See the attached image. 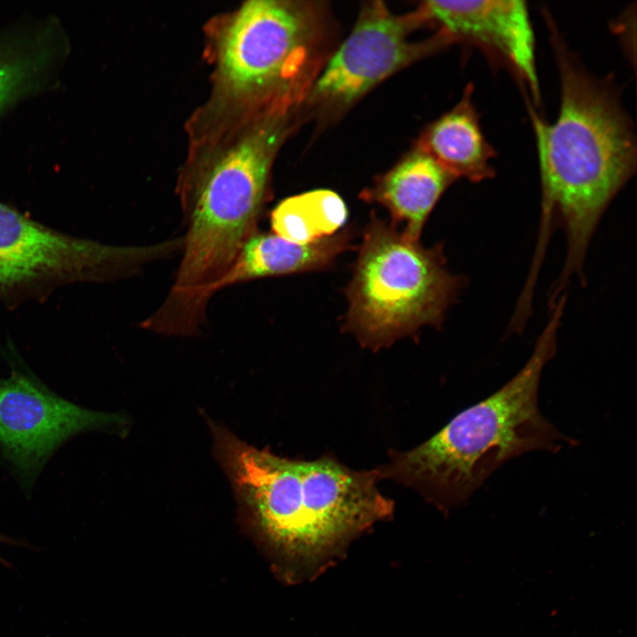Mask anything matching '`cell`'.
I'll return each instance as SVG.
<instances>
[{"mask_svg":"<svg viewBox=\"0 0 637 637\" xmlns=\"http://www.w3.org/2000/svg\"><path fill=\"white\" fill-rule=\"evenodd\" d=\"M214 434L249 520L296 580L318 575L354 538L392 515L377 469L355 471L326 456L280 457L220 427Z\"/></svg>","mask_w":637,"mask_h":637,"instance_id":"6da1fadb","label":"cell"},{"mask_svg":"<svg viewBox=\"0 0 637 637\" xmlns=\"http://www.w3.org/2000/svg\"><path fill=\"white\" fill-rule=\"evenodd\" d=\"M559 68L556 120L530 109L541 180V219L533 263L540 265L557 212L566 234V259L551 293L580 275L587 248L606 208L636 168L631 122L616 93L595 79L565 49L550 25Z\"/></svg>","mask_w":637,"mask_h":637,"instance_id":"7a4b0ae2","label":"cell"},{"mask_svg":"<svg viewBox=\"0 0 637 637\" xmlns=\"http://www.w3.org/2000/svg\"><path fill=\"white\" fill-rule=\"evenodd\" d=\"M565 300L552 308L534 349L521 370L501 388L456 415L427 441L390 454L377 468L415 487L439 510L466 503L509 460L534 450L556 452L575 440L563 434L540 412L538 392L544 366L556 351V332Z\"/></svg>","mask_w":637,"mask_h":637,"instance_id":"3957f363","label":"cell"},{"mask_svg":"<svg viewBox=\"0 0 637 637\" xmlns=\"http://www.w3.org/2000/svg\"><path fill=\"white\" fill-rule=\"evenodd\" d=\"M298 107H266L253 124L218 147L183 180L180 198L187 232L175 280L160 305L168 316L203 315L205 290L257 233L272 165Z\"/></svg>","mask_w":637,"mask_h":637,"instance_id":"277c9868","label":"cell"},{"mask_svg":"<svg viewBox=\"0 0 637 637\" xmlns=\"http://www.w3.org/2000/svg\"><path fill=\"white\" fill-rule=\"evenodd\" d=\"M442 246L425 248L394 224L367 226L347 296L346 328L365 347H388L424 326H440L464 286Z\"/></svg>","mask_w":637,"mask_h":637,"instance_id":"5b68a950","label":"cell"},{"mask_svg":"<svg viewBox=\"0 0 637 637\" xmlns=\"http://www.w3.org/2000/svg\"><path fill=\"white\" fill-rule=\"evenodd\" d=\"M325 22L312 3L253 0L228 19L218 40L217 72L234 99L303 103L323 67Z\"/></svg>","mask_w":637,"mask_h":637,"instance_id":"8992f818","label":"cell"},{"mask_svg":"<svg viewBox=\"0 0 637 637\" xmlns=\"http://www.w3.org/2000/svg\"><path fill=\"white\" fill-rule=\"evenodd\" d=\"M425 23L418 11L392 13L382 2L363 7L345 41L322 67L304 104L323 112L346 109L395 72L451 42L441 31L411 40Z\"/></svg>","mask_w":637,"mask_h":637,"instance_id":"52a82bcc","label":"cell"},{"mask_svg":"<svg viewBox=\"0 0 637 637\" xmlns=\"http://www.w3.org/2000/svg\"><path fill=\"white\" fill-rule=\"evenodd\" d=\"M124 422L119 414L66 401L22 372L0 379V448L24 478H35L69 438Z\"/></svg>","mask_w":637,"mask_h":637,"instance_id":"ba28073f","label":"cell"},{"mask_svg":"<svg viewBox=\"0 0 637 637\" xmlns=\"http://www.w3.org/2000/svg\"><path fill=\"white\" fill-rule=\"evenodd\" d=\"M176 250V239L150 246H112L71 237L0 203V260L39 275L92 279L127 275Z\"/></svg>","mask_w":637,"mask_h":637,"instance_id":"9c48e42d","label":"cell"},{"mask_svg":"<svg viewBox=\"0 0 637 637\" xmlns=\"http://www.w3.org/2000/svg\"><path fill=\"white\" fill-rule=\"evenodd\" d=\"M452 42H472L515 73L535 102L540 99L534 36L526 3L500 1H427L418 8Z\"/></svg>","mask_w":637,"mask_h":637,"instance_id":"30bf717a","label":"cell"},{"mask_svg":"<svg viewBox=\"0 0 637 637\" xmlns=\"http://www.w3.org/2000/svg\"><path fill=\"white\" fill-rule=\"evenodd\" d=\"M348 229L317 242L299 244L274 234L256 233L242 246L224 274L204 292L203 300L234 284L258 278L319 270L349 248Z\"/></svg>","mask_w":637,"mask_h":637,"instance_id":"8fae6325","label":"cell"},{"mask_svg":"<svg viewBox=\"0 0 637 637\" xmlns=\"http://www.w3.org/2000/svg\"><path fill=\"white\" fill-rule=\"evenodd\" d=\"M456 179L434 158L416 147L361 194L369 203L386 207L394 221L404 222L402 232L418 241L433 208Z\"/></svg>","mask_w":637,"mask_h":637,"instance_id":"7c38bea8","label":"cell"},{"mask_svg":"<svg viewBox=\"0 0 637 637\" xmlns=\"http://www.w3.org/2000/svg\"><path fill=\"white\" fill-rule=\"evenodd\" d=\"M472 92V85L466 86L459 103L425 130L416 147L455 179L480 182L495 175V152L482 133Z\"/></svg>","mask_w":637,"mask_h":637,"instance_id":"4fadbf2b","label":"cell"},{"mask_svg":"<svg viewBox=\"0 0 637 637\" xmlns=\"http://www.w3.org/2000/svg\"><path fill=\"white\" fill-rule=\"evenodd\" d=\"M57 51V29L50 22L0 40V112L38 86Z\"/></svg>","mask_w":637,"mask_h":637,"instance_id":"5bb4252c","label":"cell"},{"mask_svg":"<svg viewBox=\"0 0 637 637\" xmlns=\"http://www.w3.org/2000/svg\"><path fill=\"white\" fill-rule=\"evenodd\" d=\"M347 216L338 194L316 189L282 200L272 211L271 226L282 239L304 244L334 235Z\"/></svg>","mask_w":637,"mask_h":637,"instance_id":"9a60e30c","label":"cell"},{"mask_svg":"<svg viewBox=\"0 0 637 637\" xmlns=\"http://www.w3.org/2000/svg\"><path fill=\"white\" fill-rule=\"evenodd\" d=\"M28 272L23 267L0 260V290L25 282Z\"/></svg>","mask_w":637,"mask_h":637,"instance_id":"2e32d148","label":"cell"},{"mask_svg":"<svg viewBox=\"0 0 637 637\" xmlns=\"http://www.w3.org/2000/svg\"><path fill=\"white\" fill-rule=\"evenodd\" d=\"M0 542L9 543V544H12V545H20V544L22 545V542H21L20 541L15 540V539H13L12 537H9V536H6V535L2 534V533H0ZM0 561H1L3 564H4L5 565H7L6 563H4V561H2L1 559H0Z\"/></svg>","mask_w":637,"mask_h":637,"instance_id":"e0dca14e","label":"cell"}]
</instances>
